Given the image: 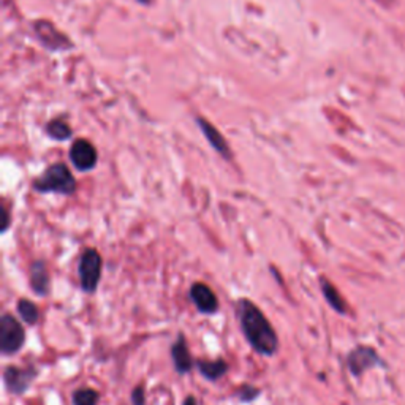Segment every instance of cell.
<instances>
[{"label": "cell", "instance_id": "obj_1", "mask_svg": "<svg viewBox=\"0 0 405 405\" xmlns=\"http://www.w3.org/2000/svg\"><path fill=\"white\" fill-rule=\"evenodd\" d=\"M236 317L244 337L254 351L261 356H274L278 353V334L258 306L247 298H241L236 303Z\"/></svg>", "mask_w": 405, "mask_h": 405}, {"label": "cell", "instance_id": "obj_2", "mask_svg": "<svg viewBox=\"0 0 405 405\" xmlns=\"http://www.w3.org/2000/svg\"><path fill=\"white\" fill-rule=\"evenodd\" d=\"M32 187L40 194L73 195L76 192V179L67 165L54 163L48 166L40 177L35 179Z\"/></svg>", "mask_w": 405, "mask_h": 405}, {"label": "cell", "instance_id": "obj_3", "mask_svg": "<svg viewBox=\"0 0 405 405\" xmlns=\"http://www.w3.org/2000/svg\"><path fill=\"white\" fill-rule=\"evenodd\" d=\"M101 268L103 260L95 249H87L81 255L78 263V275L82 292L94 293L97 290L101 279Z\"/></svg>", "mask_w": 405, "mask_h": 405}, {"label": "cell", "instance_id": "obj_4", "mask_svg": "<svg viewBox=\"0 0 405 405\" xmlns=\"http://www.w3.org/2000/svg\"><path fill=\"white\" fill-rule=\"evenodd\" d=\"M25 332L23 325L11 313L0 317V350L4 355H13L23 349Z\"/></svg>", "mask_w": 405, "mask_h": 405}, {"label": "cell", "instance_id": "obj_5", "mask_svg": "<svg viewBox=\"0 0 405 405\" xmlns=\"http://www.w3.org/2000/svg\"><path fill=\"white\" fill-rule=\"evenodd\" d=\"M38 372L34 368H18L8 366L4 370V383L8 393L15 396H23L35 382Z\"/></svg>", "mask_w": 405, "mask_h": 405}, {"label": "cell", "instance_id": "obj_6", "mask_svg": "<svg viewBox=\"0 0 405 405\" xmlns=\"http://www.w3.org/2000/svg\"><path fill=\"white\" fill-rule=\"evenodd\" d=\"M70 160L78 171H91L99 162V154L94 144L87 139H76L70 149Z\"/></svg>", "mask_w": 405, "mask_h": 405}, {"label": "cell", "instance_id": "obj_7", "mask_svg": "<svg viewBox=\"0 0 405 405\" xmlns=\"http://www.w3.org/2000/svg\"><path fill=\"white\" fill-rule=\"evenodd\" d=\"M189 297L192 303L198 309V312L214 315L218 311V299L216 293L212 292L208 285L203 284V282H195V284L190 287Z\"/></svg>", "mask_w": 405, "mask_h": 405}, {"label": "cell", "instance_id": "obj_8", "mask_svg": "<svg viewBox=\"0 0 405 405\" xmlns=\"http://www.w3.org/2000/svg\"><path fill=\"white\" fill-rule=\"evenodd\" d=\"M171 358L173 364H175V370L179 375L189 374L192 368H194V358H192L187 340H185L182 332L177 334L176 342L171 347Z\"/></svg>", "mask_w": 405, "mask_h": 405}, {"label": "cell", "instance_id": "obj_9", "mask_svg": "<svg viewBox=\"0 0 405 405\" xmlns=\"http://www.w3.org/2000/svg\"><path fill=\"white\" fill-rule=\"evenodd\" d=\"M378 361L377 353L369 349V347H358V349L353 350L349 359H347V364H349L350 372L355 377L361 375L366 369H369Z\"/></svg>", "mask_w": 405, "mask_h": 405}, {"label": "cell", "instance_id": "obj_10", "mask_svg": "<svg viewBox=\"0 0 405 405\" xmlns=\"http://www.w3.org/2000/svg\"><path fill=\"white\" fill-rule=\"evenodd\" d=\"M29 280H30L32 290H34L35 294H38V297H48L51 279H49L46 263H44L43 260H35L34 263H32L30 271H29Z\"/></svg>", "mask_w": 405, "mask_h": 405}, {"label": "cell", "instance_id": "obj_11", "mask_svg": "<svg viewBox=\"0 0 405 405\" xmlns=\"http://www.w3.org/2000/svg\"><path fill=\"white\" fill-rule=\"evenodd\" d=\"M197 369L209 382H217L228 372V364L225 359H198Z\"/></svg>", "mask_w": 405, "mask_h": 405}, {"label": "cell", "instance_id": "obj_12", "mask_svg": "<svg viewBox=\"0 0 405 405\" xmlns=\"http://www.w3.org/2000/svg\"><path fill=\"white\" fill-rule=\"evenodd\" d=\"M198 124H200L201 132L204 133L206 139L209 141V144L214 147V149L220 154V156L225 160H230L231 158V152H230V146L227 144V141L223 139V137L220 135V132L217 130L216 127H212L208 120L204 119H198Z\"/></svg>", "mask_w": 405, "mask_h": 405}, {"label": "cell", "instance_id": "obj_13", "mask_svg": "<svg viewBox=\"0 0 405 405\" xmlns=\"http://www.w3.org/2000/svg\"><path fill=\"white\" fill-rule=\"evenodd\" d=\"M320 284H321V292H323L325 298H326V303L330 304L337 313H345L347 306L344 303L342 297H340L339 292L336 290V287H334L330 280H326L323 278L320 279Z\"/></svg>", "mask_w": 405, "mask_h": 405}, {"label": "cell", "instance_id": "obj_14", "mask_svg": "<svg viewBox=\"0 0 405 405\" xmlns=\"http://www.w3.org/2000/svg\"><path fill=\"white\" fill-rule=\"evenodd\" d=\"M18 313L24 323H27L30 326L37 325L38 318H40V311H38V307L32 303V301L25 298L18 301Z\"/></svg>", "mask_w": 405, "mask_h": 405}, {"label": "cell", "instance_id": "obj_15", "mask_svg": "<svg viewBox=\"0 0 405 405\" xmlns=\"http://www.w3.org/2000/svg\"><path fill=\"white\" fill-rule=\"evenodd\" d=\"M73 405H99L100 396L92 388H81L73 393Z\"/></svg>", "mask_w": 405, "mask_h": 405}, {"label": "cell", "instance_id": "obj_16", "mask_svg": "<svg viewBox=\"0 0 405 405\" xmlns=\"http://www.w3.org/2000/svg\"><path fill=\"white\" fill-rule=\"evenodd\" d=\"M48 135L51 138L62 141V139H67L72 137V128H70L63 120L56 119L48 125Z\"/></svg>", "mask_w": 405, "mask_h": 405}, {"label": "cell", "instance_id": "obj_17", "mask_svg": "<svg viewBox=\"0 0 405 405\" xmlns=\"http://www.w3.org/2000/svg\"><path fill=\"white\" fill-rule=\"evenodd\" d=\"M260 394H261V390L254 387V385H249V383L241 385V387L235 391L236 399L239 402H244V404L254 402Z\"/></svg>", "mask_w": 405, "mask_h": 405}, {"label": "cell", "instance_id": "obj_18", "mask_svg": "<svg viewBox=\"0 0 405 405\" xmlns=\"http://www.w3.org/2000/svg\"><path fill=\"white\" fill-rule=\"evenodd\" d=\"M132 405H146V390L143 385H137L132 391Z\"/></svg>", "mask_w": 405, "mask_h": 405}, {"label": "cell", "instance_id": "obj_19", "mask_svg": "<svg viewBox=\"0 0 405 405\" xmlns=\"http://www.w3.org/2000/svg\"><path fill=\"white\" fill-rule=\"evenodd\" d=\"M0 212H2V233H5L6 230L10 228V225H11V218H10V211L5 208V206L2 204V208H0Z\"/></svg>", "mask_w": 405, "mask_h": 405}, {"label": "cell", "instance_id": "obj_20", "mask_svg": "<svg viewBox=\"0 0 405 405\" xmlns=\"http://www.w3.org/2000/svg\"><path fill=\"white\" fill-rule=\"evenodd\" d=\"M184 405H197V399H195V396H187L185 397V401H184Z\"/></svg>", "mask_w": 405, "mask_h": 405}]
</instances>
